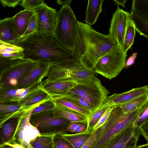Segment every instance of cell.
I'll return each instance as SVG.
<instances>
[{
  "label": "cell",
  "instance_id": "cell-43",
  "mask_svg": "<svg viewBox=\"0 0 148 148\" xmlns=\"http://www.w3.org/2000/svg\"><path fill=\"white\" fill-rule=\"evenodd\" d=\"M148 121L138 126L140 128L141 134H142L148 141Z\"/></svg>",
  "mask_w": 148,
  "mask_h": 148
},
{
  "label": "cell",
  "instance_id": "cell-5",
  "mask_svg": "<svg viewBox=\"0 0 148 148\" xmlns=\"http://www.w3.org/2000/svg\"><path fill=\"white\" fill-rule=\"evenodd\" d=\"M94 71L84 67L80 61L52 65L42 85L51 82L62 80L75 81L79 84L88 82L97 78Z\"/></svg>",
  "mask_w": 148,
  "mask_h": 148
},
{
  "label": "cell",
  "instance_id": "cell-17",
  "mask_svg": "<svg viewBox=\"0 0 148 148\" xmlns=\"http://www.w3.org/2000/svg\"><path fill=\"white\" fill-rule=\"evenodd\" d=\"M147 93V85L134 88L126 92L108 96L103 104L107 106H120Z\"/></svg>",
  "mask_w": 148,
  "mask_h": 148
},
{
  "label": "cell",
  "instance_id": "cell-3",
  "mask_svg": "<svg viewBox=\"0 0 148 148\" xmlns=\"http://www.w3.org/2000/svg\"><path fill=\"white\" fill-rule=\"evenodd\" d=\"M148 107V103L130 113L126 114L119 106H114L103 124L93 132L97 139L90 148H101L119 133L133 124Z\"/></svg>",
  "mask_w": 148,
  "mask_h": 148
},
{
  "label": "cell",
  "instance_id": "cell-37",
  "mask_svg": "<svg viewBox=\"0 0 148 148\" xmlns=\"http://www.w3.org/2000/svg\"><path fill=\"white\" fill-rule=\"evenodd\" d=\"M22 60H11L0 56V76L8 68Z\"/></svg>",
  "mask_w": 148,
  "mask_h": 148
},
{
  "label": "cell",
  "instance_id": "cell-26",
  "mask_svg": "<svg viewBox=\"0 0 148 148\" xmlns=\"http://www.w3.org/2000/svg\"><path fill=\"white\" fill-rule=\"evenodd\" d=\"M21 103H0V122L11 117L23 114Z\"/></svg>",
  "mask_w": 148,
  "mask_h": 148
},
{
  "label": "cell",
  "instance_id": "cell-2",
  "mask_svg": "<svg viewBox=\"0 0 148 148\" xmlns=\"http://www.w3.org/2000/svg\"><path fill=\"white\" fill-rule=\"evenodd\" d=\"M117 46L109 34L99 33L90 25L78 21L74 53L81 64L87 69L94 71V68L98 61Z\"/></svg>",
  "mask_w": 148,
  "mask_h": 148
},
{
  "label": "cell",
  "instance_id": "cell-21",
  "mask_svg": "<svg viewBox=\"0 0 148 148\" xmlns=\"http://www.w3.org/2000/svg\"><path fill=\"white\" fill-rule=\"evenodd\" d=\"M78 84L75 81L66 80L52 82L42 85V88L51 96L67 93Z\"/></svg>",
  "mask_w": 148,
  "mask_h": 148
},
{
  "label": "cell",
  "instance_id": "cell-19",
  "mask_svg": "<svg viewBox=\"0 0 148 148\" xmlns=\"http://www.w3.org/2000/svg\"><path fill=\"white\" fill-rule=\"evenodd\" d=\"M51 99V96L42 87L26 96L21 103V110L25 114Z\"/></svg>",
  "mask_w": 148,
  "mask_h": 148
},
{
  "label": "cell",
  "instance_id": "cell-11",
  "mask_svg": "<svg viewBox=\"0 0 148 148\" xmlns=\"http://www.w3.org/2000/svg\"><path fill=\"white\" fill-rule=\"evenodd\" d=\"M140 134V128L134 122L113 137L101 148H132L136 147Z\"/></svg>",
  "mask_w": 148,
  "mask_h": 148
},
{
  "label": "cell",
  "instance_id": "cell-8",
  "mask_svg": "<svg viewBox=\"0 0 148 148\" xmlns=\"http://www.w3.org/2000/svg\"><path fill=\"white\" fill-rule=\"evenodd\" d=\"M126 53L122 47L117 46L97 62L93 70L110 80L116 77L125 67Z\"/></svg>",
  "mask_w": 148,
  "mask_h": 148
},
{
  "label": "cell",
  "instance_id": "cell-7",
  "mask_svg": "<svg viewBox=\"0 0 148 148\" xmlns=\"http://www.w3.org/2000/svg\"><path fill=\"white\" fill-rule=\"evenodd\" d=\"M30 122L38 131L40 135L53 136L66 133L69 121L53 114L52 110L31 115Z\"/></svg>",
  "mask_w": 148,
  "mask_h": 148
},
{
  "label": "cell",
  "instance_id": "cell-13",
  "mask_svg": "<svg viewBox=\"0 0 148 148\" xmlns=\"http://www.w3.org/2000/svg\"><path fill=\"white\" fill-rule=\"evenodd\" d=\"M31 116L27 113L22 115L15 134V141L24 148H32L30 142L40 135L37 129L30 123Z\"/></svg>",
  "mask_w": 148,
  "mask_h": 148
},
{
  "label": "cell",
  "instance_id": "cell-36",
  "mask_svg": "<svg viewBox=\"0 0 148 148\" xmlns=\"http://www.w3.org/2000/svg\"><path fill=\"white\" fill-rule=\"evenodd\" d=\"M44 0H23L19 5L25 9L33 11L36 8L44 3Z\"/></svg>",
  "mask_w": 148,
  "mask_h": 148
},
{
  "label": "cell",
  "instance_id": "cell-18",
  "mask_svg": "<svg viewBox=\"0 0 148 148\" xmlns=\"http://www.w3.org/2000/svg\"><path fill=\"white\" fill-rule=\"evenodd\" d=\"M22 115L14 116L0 122V148L15 141V133Z\"/></svg>",
  "mask_w": 148,
  "mask_h": 148
},
{
  "label": "cell",
  "instance_id": "cell-20",
  "mask_svg": "<svg viewBox=\"0 0 148 148\" xmlns=\"http://www.w3.org/2000/svg\"><path fill=\"white\" fill-rule=\"evenodd\" d=\"M20 39L16 32L13 17L0 20V40L12 44Z\"/></svg>",
  "mask_w": 148,
  "mask_h": 148
},
{
  "label": "cell",
  "instance_id": "cell-40",
  "mask_svg": "<svg viewBox=\"0 0 148 148\" xmlns=\"http://www.w3.org/2000/svg\"><path fill=\"white\" fill-rule=\"evenodd\" d=\"M148 107H147L135 121L138 126L148 121Z\"/></svg>",
  "mask_w": 148,
  "mask_h": 148
},
{
  "label": "cell",
  "instance_id": "cell-12",
  "mask_svg": "<svg viewBox=\"0 0 148 148\" xmlns=\"http://www.w3.org/2000/svg\"><path fill=\"white\" fill-rule=\"evenodd\" d=\"M130 14L135 30L140 35L147 39L148 0H133Z\"/></svg>",
  "mask_w": 148,
  "mask_h": 148
},
{
  "label": "cell",
  "instance_id": "cell-53",
  "mask_svg": "<svg viewBox=\"0 0 148 148\" xmlns=\"http://www.w3.org/2000/svg\"></svg>",
  "mask_w": 148,
  "mask_h": 148
},
{
  "label": "cell",
  "instance_id": "cell-45",
  "mask_svg": "<svg viewBox=\"0 0 148 148\" xmlns=\"http://www.w3.org/2000/svg\"><path fill=\"white\" fill-rule=\"evenodd\" d=\"M87 124L79 123L74 132L75 134L80 133L86 131Z\"/></svg>",
  "mask_w": 148,
  "mask_h": 148
},
{
  "label": "cell",
  "instance_id": "cell-16",
  "mask_svg": "<svg viewBox=\"0 0 148 148\" xmlns=\"http://www.w3.org/2000/svg\"><path fill=\"white\" fill-rule=\"evenodd\" d=\"M52 65L50 62H38L16 86L19 88H26L35 84L41 83L43 79L46 76Z\"/></svg>",
  "mask_w": 148,
  "mask_h": 148
},
{
  "label": "cell",
  "instance_id": "cell-41",
  "mask_svg": "<svg viewBox=\"0 0 148 148\" xmlns=\"http://www.w3.org/2000/svg\"><path fill=\"white\" fill-rule=\"evenodd\" d=\"M22 1V0H0V3L5 7L8 6L14 8Z\"/></svg>",
  "mask_w": 148,
  "mask_h": 148
},
{
  "label": "cell",
  "instance_id": "cell-10",
  "mask_svg": "<svg viewBox=\"0 0 148 148\" xmlns=\"http://www.w3.org/2000/svg\"><path fill=\"white\" fill-rule=\"evenodd\" d=\"M33 11L36 20V32L41 34H53L56 23V10L44 3Z\"/></svg>",
  "mask_w": 148,
  "mask_h": 148
},
{
  "label": "cell",
  "instance_id": "cell-9",
  "mask_svg": "<svg viewBox=\"0 0 148 148\" xmlns=\"http://www.w3.org/2000/svg\"><path fill=\"white\" fill-rule=\"evenodd\" d=\"M38 62L22 60L10 67L0 76V88L16 86Z\"/></svg>",
  "mask_w": 148,
  "mask_h": 148
},
{
  "label": "cell",
  "instance_id": "cell-31",
  "mask_svg": "<svg viewBox=\"0 0 148 148\" xmlns=\"http://www.w3.org/2000/svg\"><path fill=\"white\" fill-rule=\"evenodd\" d=\"M51 100L55 103L62 106L82 114L86 116L87 119L91 114L90 112L69 100L63 99H51Z\"/></svg>",
  "mask_w": 148,
  "mask_h": 148
},
{
  "label": "cell",
  "instance_id": "cell-47",
  "mask_svg": "<svg viewBox=\"0 0 148 148\" xmlns=\"http://www.w3.org/2000/svg\"><path fill=\"white\" fill-rule=\"evenodd\" d=\"M72 0H58L57 3L59 5H62L63 7L70 5Z\"/></svg>",
  "mask_w": 148,
  "mask_h": 148
},
{
  "label": "cell",
  "instance_id": "cell-38",
  "mask_svg": "<svg viewBox=\"0 0 148 148\" xmlns=\"http://www.w3.org/2000/svg\"><path fill=\"white\" fill-rule=\"evenodd\" d=\"M36 20L35 14L34 13L30 19L27 28L21 38L36 32Z\"/></svg>",
  "mask_w": 148,
  "mask_h": 148
},
{
  "label": "cell",
  "instance_id": "cell-33",
  "mask_svg": "<svg viewBox=\"0 0 148 148\" xmlns=\"http://www.w3.org/2000/svg\"><path fill=\"white\" fill-rule=\"evenodd\" d=\"M109 106L103 104L98 110L91 114L87 119L86 132H92L94 127Z\"/></svg>",
  "mask_w": 148,
  "mask_h": 148
},
{
  "label": "cell",
  "instance_id": "cell-1",
  "mask_svg": "<svg viewBox=\"0 0 148 148\" xmlns=\"http://www.w3.org/2000/svg\"><path fill=\"white\" fill-rule=\"evenodd\" d=\"M12 44L23 49V60L50 62L52 65L80 61L74 53L57 42L53 34L35 32Z\"/></svg>",
  "mask_w": 148,
  "mask_h": 148
},
{
  "label": "cell",
  "instance_id": "cell-6",
  "mask_svg": "<svg viewBox=\"0 0 148 148\" xmlns=\"http://www.w3.org/2000/svg\"><path fill=\"white\" fill-rule=\"evenodd\" d=\"M68 93L79 96L87 101L92 114L100 108L110 92L97 77L90 82L78 84Z\"/></svg>",
  "mask_w": 148,
  "mask_h": 148
},
{
  "label": "cell",
  "instance_id": "cell-32",
  "mask_svg": "<svg viewBox=\"0 0 148 148\" xmlns=\"http://www.w3.org/2000/svg\"><path fill=\"white\" fill-rule=\"evenodd\" d=\"M32 148H53L52 136H39L31 141Z\"/></svg>",
  "mask_w": 148,
  "mask_h": 148
},
{
  "label": "cell",
  "instance_id": "cell-49",
  "mask_svg": "<svg viewBox=\"0 0 148 148\" xmlns=\"http://www.w3.org/2000/svg\"><path fill=\"white\" fill-rule=\"evenodd\" d=\"M8 144L14 148H24L20 144L16 143L15 141H14L12 143Z\"/></svg>",
  "mask_w": 148,
  "mask_h": 148
},
{
  "label": "cell",
  "instance_id": "cell-34",
  "mask_svg": "<svg viewBox=\"0 0 148 148\" xmlns=\"http://www.w3.org/2000/svg\"><path fill=\"white\" fill-rule=\"evenodd\" d=\"M53 148H74L71 143L61 134L53 136Z\"/></svg>",
  "mask_w": 148,
  "mask_h": 148
},
{
  "label": "cell",
  "instance_id": "cell-52",
  "mask_svg": "<svg viewBox=\"0 0 148 148\" xmlns=\"http://www.w3.org/2000/svg\"><path fill=\"white\" fill-rule=\"evenodd\" d=\"M132 148H137V147H134Z\"/></svg>",
  "mask_w": 148,
  "mask_h": 148
},
{
  "label": "cell",
  "instance_id": "cell-27",
  "mask_svg": "<svg viewBox=\"0 0 148 148\" xmlns=\"http://www.w3.org/2000/svg\"><path fill=\"white\" fill-rule=\"evenodd\" d=\"M92 132L86 131L78 134L66 133L62 135L64 138L71 143L74 148H80L88 139Z\"/></svg>",
  "mask_w": 148,
  "mask_h": 148
},
{
  "label": "cell",
  "instance_id": "cell-29",
  "mask_svg": "<svg viewBox=\"0 0 148 148\" xmlns=\"http://www.w3.org/2000/svg\"><path fill=\"white\" fill-rule=\"evenodd\" d=\"M135 34L136 30L130 17L127 21L122 46V49L126 53L133 43Z\"/></svg>",
  "mask_w": 148,
  "mask_h": 148
},
{
  "label": "cell",
  "instance_id": "cell-44",
  "mask_svg": "<svg viewBox=\"0 0 148 148\" xmlns=\"http://www.w3.org/2000/svg\"><path fill=\"white\" fill-rule=\"evenodd\" d=\"M137 53L134 52L128 59L125 62V67L127 68L132 65L134 62L135 60L137 57Z\"/></svg>",
  "mask_w": 148,
  "mask_h": 148
},
{
  "label": "cell",
  "instance_id": "cell-25",
  "mask_svg": "<svg viewBox=\"0 0 148 148\" xmlns=\"http://www.w3.org/2000/svg\"><path fill=\"white\" fill-rule=\"evenodd\" d=\"M23 51L21 47L0 40L1 57L11 60H23Z\"/></svg>",
  "mask_w": 148,
  "mask_h": 148
},
{
  "label": "cell",
  "instance_id": "cell-42",
  "mask_svg": "<svg viewBox=\"0 0 148 148\" xmlns=\"http://www.w3.org/2000/svg\"><path fill=\"white\" fill-rule=\"evenodd\" d=\"M97 139V136L92 132L90 137L85 143L80 148H90Z\"/></svg>",
  "mask_w": 148,
  "mask_h": 148
},
{
  "label": "cell",
  "instance_id": "cell-22",
  "mask_svg": "<svg viewBox=\"0 0 148 148\" xmlns=\"http://www.w3.org/2000/svg\"><path fill=\"white\" fill-rule=\"evenodd\" d=\"M55 107L52 110L53 114L69 121L87 124V118L82 114L64 106L54 103Z\"/></svg>",
  "mask_w": 148,
  "mask_h": 148
},
{
  "label": "cell",
  "instance_id": "cell-50",
  "mask_svg": "<svg viewBox=\"0 0 148 148\" xmlns=\"http://www.w3.org/2000/svg\"><path fill=\"white\" fill-rule=\"evenodd\" d=\"M137 148H148V143L146 144L137 147Z\"/></svg>",
  "mask_w": 148,
  "mask_h": 148
},
{
  "label": "cell",
  "instance_id": "cell-51",
  "mask_svg": "<svg viewBox=\"0 0 148 148\" xmlns=\"http://www.w3.org/2000/svg\"><path fill=\"white\" fill-rule=\"evenodd\" d=\"M2 148H14L12 147L8 144H6L3 146Z\"/></svg>",
  "mask_w": 148,
  "mask_h": 148
},
{
  "label": "cell",
  "instance_id": "cell-46",
  "mask_svg": "<svg viewBox=\"0 0 148 148\" xmlns=\"http://www.w3.org/2000/svg\"><path fill=\"white\" fill-rule=\"evenodd\" d=\"M79 123L77 122H71L66 127L67 132L74 133V130Z\"/></svg>",
  "mask_w": 148,
  "mask_h": 148
},
{
  "label": "cell",
  "instance_id": "cell-15",
  "mask_svg": "<svg viewBox=\"0 0 148 148\" xmlns=\"http://www.w3.org/2000/svg\"><path fill=\"white\" fill-rule=\"evenodd\" d=\"M42 87L38 83L26 88L16 86L0 88V103H20L28 94Z\"/></svg>",
  "mask_w": 148,
  "mask_h": 148
},
{
  "label": "cell",
  "instance_id": "cell-14",
  "mask_svg": "<svg viewBox=\"0 0 148 148\" xmlns=\"http://www.w3.org/2000/svg\"><path fill=\"white\" fill-rule=\"evenodd\" d=\"M130 13L118 5L111 20L109 34L116 42L117 45L122 47L127 22L130 18Z\"/></svg>",
  "mask_w": 148,
  "mask_h": 148
},
{
  "label": "cell",
  "instance_id": "cell-4",
  "mask_svg": "<svg viewBox=\"0 0 148 148\" xmlns=\"http://www.w3.org/2000/svg\"><path fill=\"white\" fill-rule=\"evenodd\" d=\"M56 17V26L53 34L55 39L64 49L74 53L78 25L75 13L68 5L62 6L57 12Z\"/></svg>",
  "mask_w": 148,
  "mask_h": 148
},
{
  "label": "cell",
  "instance_id": "cell-39",
  "mask_svg": "<svg viewBox=\"0 0 148 148\" xmlns=\"http://www.w3.org/2000/svg\"><path fill=\"white\" fill-rule=\"evenodd\" d=\"M114 106H110L101 117L93 129V131L101 126L105 123L109 116Z\"/></svg>",
  "mask_w": 148,
  "mask_h": 148
},
{
  "label": "cell",
  "instance_id": "cell-30",
  "mask_svg": "<svg viewBox=\"0 0 148 148\" xmlns=\"http://www.w3.org/2000/svg\"><path fill=\"white\" fill-rule=\"evenodd\" d=\"M51 99H63L73 102L91 113L90 105L88 101L81 97L76 95L66 93L51 95Z\"/></svg>",
  "mask_w": 148,
  "mask_h": 148
},
{
  "label": "cell",
  "instance_id": "cell-28",
  "mask_svg": "<svg viewBox=\"0 0 148 148\" xmlns=\"http://www.w3.org/2000/svg\"><path fill=\"white\" fill-rule=\"evenodd\" d=\"M148 102V93L133 99L119 106L123 112L127 114L133 112L142 107Z\"/></svg>",
  "mask_w": 148,
  "mask_h": 148
},
{
  "label": "cell",
  "instance_id": "cell-24",
  "mask_svg": "<svg viewBox=\"0 0 148 148\" xmlns=\"http://www.w3.org/2000/svg\"><path fill=\"white\" fill-rule=\"evenodd\" d=\"M104 0H89L84 20L86 24L91 26L97 21L102 11Z\"/></svg>",
  "mask_w": 148,
  "mask_h": 148
},
{
  "label": "cell",
  "instance_id": "cell-48",
  "mask_svg": "<svg viewBox=\"0 0 148 148\" xmlns=\"http://www.w3.org/2000/svg\"><path fill=\"white\" fill-rule=\"evenodd\" d=\"M113 1H114L118 5H120L124 8L125 7V4L127 1L126 0H114Z\"/></svg>",
  "mask_w": 148,
  "mask_h": 148
},
{
  "label": "cell",
  "instance_id": "cell-23",
  "mask_svg": "<svg viewBox=\"0 0 148 148\" xmlns=\"http://www.w3.org/2000/svg\"><path fill=\"white\" fill-rule=\"evenodd\" d=\"M34 14L32 10L24 9L13 17L16 32L21 39L26 32Z\"/></svg>",
  "mask_w": 148,
  "mask_h": 148
},
{
  "label": "cell",
  "instance_id": "cell-35",
  "mask_svg": "<svg viewBox=\"0 0 148 148\" xmlns=\"http://www.w3.org/2000/svg\"><path fill=\"white\" fill-rule=\"evenodd\" d=\"M55 107L54 103L51 100L41 104L38 106L34 108L27 113L31 115L46 111L52 110Z\"/></svg>",
  "mask_w": 148,
  "mask_h": 148
}]
</instances>
